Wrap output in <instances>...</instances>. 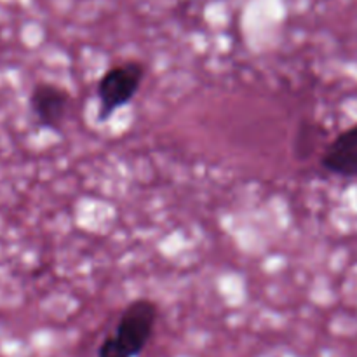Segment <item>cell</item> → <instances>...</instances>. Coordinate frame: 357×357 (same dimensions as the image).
<instances>
[{
    "label": "cell",
    "mask_w": 357,
    "mask_h": 357,
    "mask_svg": "<svg viewBox=\"0 0 357 357\" xmlns=\"http://www.w3.org/2000/svg\"><path fill=\"white\" fill-rule=\"evenodd\" d=\"M145 77V63L136 61V59H128V61L110 66L96 84V94L98 101H100V112H98L100 122L108 121L119 108L131 103L138 94Z\"/></svg>",
    "instance_id": "1"
},
{
    "label": "cell",
    "mask_w": 357,
    "mask_h": 357,
    "mask_svg": "<svg viewBox=\"0 0 357 357\" xmlns=\"http://www.w3.org/2000/svg\"><path fill=\"white\" fill-rule=\"evenodd\" d=\"M159 319V305L150 298L131 300L122 310L114 337L129 357H138L149 347Z\"/></svg>",
    "instance_id": "2"
},
{
    "label": "cell",
    "mask_w": 357,
    "mask_h": 357,
    "mask_svg": "<svg viewBox=\"0 0 357 357\" xmlns=\"http://www.w3.org/2000/svg\"><path fill=\"white\" fill-rule=\"evenodd\" d=\"M72 94L52 82H37L31 89L28 105L40 128L59 131L68 114Z\"/></svg>",
    "instance_id": "3"
},
{
    "label": "cell",
    "mask_w": 357,
    "mask_h": 357,
    "mask_svg": "<svg viewBox=\"0 0 357 357\" xmlns=\"http://www.w3.org/2000/svg\"><path fill=\"white\" fill-rule=\"evenodd\" d=\"M321 167L335 176L357 178V122L328 143Z\"/></svg>",
    "instance_id": "4"
},
{
    "label": "cell",
    "mask_w": 357,
    "mask_h": 357,
    "mask_svg": "<svg viewBox=\"0 0 357 357\" xmlns=\"http://www.w3.org/2000/svg\"><path fill=\"white\" fill-rule=\"evenodd\" d=\"M98 357H129L128 352L124 351L121 344L117 342V338L114 337V333L105 337V340L101 342L100 349H98Z\"/></svg>",
    "instance_id": "5"
}]
</instances>
